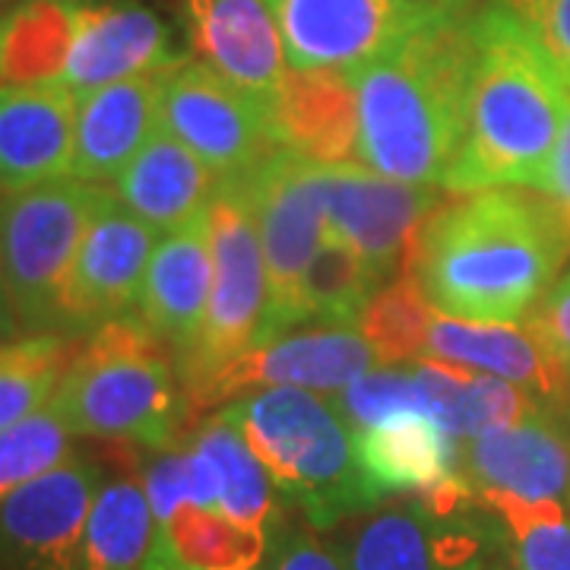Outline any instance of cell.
I'll return each mask as SVG.
<instances>
[{"mask_svg": "<svg viewBox=\"0 0 570 570\" xmlns=\"http://www.w3.org/2000/svg\"><path fill=\"white\" fill-rule=\"evenodd\" d=\"M73 434L63 425L55 406H45L36 415L0 431V504L39 479L63 460L73 456Z\"/></svg>", "mask_w": 570, "mask_h": 570, "instance_id": "35", "label": "cell"}, {"mask_svg": "<svg viewBox=\"0 0 570 570\" xmlns=\"http://www.w3.org/2000/svg\"><path fill=\"white\" fill-rule=\"evenodd\" d=\"M156 228L134 216L105 187L92 219L86 225L80 254L70 279V333L80 340L96 326L137 311L149 257L156 250Z\"/></svg>", "mask_w": 570, "mask_h": 570, "instance_id": "15", "label": "cell"}, {"mask_svg": "<svg viewBox=\"0 0 570 570\" xmlns=\"http://www.w3.org/2000/svg\"><path fill=\"white\" fill-rule=\"evenodd\" d=\"M266 7L292 70L352 73L428 22L400 0H266Z\"/></svg>", "mask_w": 570, "mask_h": 570, "instance_id": "14", "label": "cell"}, {"mask_svg": "<svg viewBox=\"0 0 570 570\" xmlns=\"http://www.w3.org/2000/svg\"><path fill=\"white\" fill-rule=\"evenodd\" d=\"M355 453L381 501L393 494H422L460 475V444L428 415L355 431Z\"/></svg>", "mask_w": 570, "mask_h": 570, "instance_id": "25", "label": "cell"}, {"mask_svg": "<svg viewBox=\"0 0 570 570\" xmlns=\"http://www.w3.org/2000/svg\"><path fill=\"white\" fill-rule=\"evenodd\" d=\"M266 264V311L261 343L298 326V292L307 266L330 238L324 200V165L292 149H276L245 175Z\"/></svg>", "mask_w": 570, "mask_h": 570, "instance_id": "7", "label": "cell"}, {"mask_svg": "<svg viewBox=\"0 0 570 570\" xmlns=\"http://www.w3.org/2000/svg\"><path fill=\"white\" fill-rule=\"evenodd\" d=\"M438 307L428 302L415 273H403L384 285L365 307L358 333L381 365H412L428 355V333Z\"/></svg>", "mask_w": 570, "mask_h": 570, "instance_id": "33", "label": "cell"}, {"mask_svg": "<svg viewBox=\"0 0 570 570\" xmlns=\"http://www.w3.org/2000/svg\"><path fill=\"white\" fill-rule=\"evenodd\" d=\"M466 570H510V561H504V554H494V558H485V561H479Z\"/></svg>", "mask_w": 570, "mask_h": 570, "instance_id": "43", "label": "cell"}, {"mask_svg": "<svg viewBox=\"0 0 570 570\" xmlns=\"http://www.w3.org/2000/svg\"><path fill=\"white\" fill-rule=\"evenodd\" d=\"M223 178L168 130H156L111 181L115 197L156 232H175L204 216Z\"/></svg>", "mask_w": 570, "mask_h": 570, "instance_id": "24", "label": "cell"}, {"mask_svg": "<svg viewBox=\"0 0 570 570\" xmlns=\"http://www.w3.org/2000/svg\"><path fill=\"white\" fill-rule=\"evenodd\" d=\"M266 570H348L340 551L324 546L311 530H285L269 551Z\"/></svg>", "mask_w": 570, "mask_h": 570, "instance_id": "38", "label": "cell"}, {"mask_svg": "<svg viewBox=\"0 0 570 570\" xmlns=\"http://www.w3.org/2000/svg\"><path fill=\"white\" fill-rule=\"evenodd\" d=\"M51 406L73 438L149 450L175 448L194 415L175 352L140 314L80 336Z\"/></svg>", "mask_w": 570, "mask_h": 570, "instance_id": "4", "label": "cell"}, {"mask_svg": "<svg viewBox=\"0 0 570 570\" xmlns=\"http://www.w3.org/2000/svg\"><path fill=\"white\" fill-rule=\"evenodd\" d=\"M570 228L532 187L450 194L419 238L412 273L441 314L517 324L558 283Z\"/></svg>", "mask_w": 570, "mask_h": 570, "instance_id": "1", "label": "cell"}, {"mask_svg": "<svg viewBox=\"0 0 570 570\" xmlns=\"http://www.w3.org/2000/svg\"><path fill=\"white\" fill-rule=\"evenodd\" d=\"M153 513L165 527L184 504H190V460L187 448L153 450V460L140 472Z\"/></svg>", "mask_w": 570, "mask_h": 570, "instance_id": "37", "label": "cell"}, {"mask_svg": "<svg viewBox=\"0 0 570 570\" xmlns=\"http://www.w3.org/2000/svg\"><path fill=\"white\" fill-rule=\"evenodd\" d=\"M163 130L223 181L250 175L279 149L273 111L200 61L181 63L165 77Z\"/></svg>", "mask_w": 570, "mask_h": 570, "instance_id": "11", "label": "cell"}, {"mask_svg": "<svg viewBox=\"0 0 570 570\" xmlns=\"http://www.w3.org/2000/svg\"><path fill=\"white\" fill-rule=\"evenodd\" d=\"M159 530L140 475L108 479L89 510L80 570H142L156 551Z\"/></svg>", "mask_w": 570, "mask_h": 570, "instance_id": "27", "label": "cell"}, {"mask_svg": "<svg viewBox=\"0 0 570 570\" xmlns=\"http://www.w3.org/2000/svg\"><path fill=\"white\" fill-rule=\"evenodd\" d=\"M142 570H178V568H175L171 561H165L159 551H153V558L146 561V568H142Z\"/></svg>", "mask_w": 570, "mask_h": 570, "instance_id": "44", "label": "cell"}, {"mask_svg": "<svg viewBox=\"0 0 570 570\" xmlns=\"http://www.w3.org/2000/svg\"><path fill=\"white\" fill-rule=\"evenodd\" d=\"M564 419H568V431H570V409H568V412H564Z\"/></svg>", "mask_w": 570, "mask_h": 570, "instance_id": "45", "label": "cell"}, {"mask_svg": "<svg viewBox=\"0 0 570 570\" xmlns=\"http://www.w3.org/2000/svg\"><path fill=\"white\" fill-rule=\"evenodd\" d=\"M242 428L276 491L314 530L381 504L355 453V431L330 400L298 387H273L223 409Z\"/></svg>", "mask_w": 570, "mask_h": 570, "instance_id": "5", "label": "cell"}, {"mask_svg": "<svg viewBox=\"0 0 570 570\" xmlns=\"http://www.w3.org/2000/svg\"><path fill=\"white\" fill-rule=\"evenodd\" d=\"M165 77H134L77 96L73 178L105 184L121 175L124 165L163 127Z\"/></svg>", "mask_w": 570, "mask_h": 570, "instance_id": "22", "label": "cell"}, {"mask_svg": "<svg viewBox=\"0 0 570 570\" xmlns=\"http://www.w3.org/2000/svg\"><path fill=\"white\" fill-rule=\"evenodd\" d=\"M508 10L546 51L570 89V0H491Z\"/></svg>", "mask_w": 570, "mask_h": 570, "instance_id": "36", "label": "cell"}, {"mask_svg": "<svg viewBox=\"0 0 570 570\" xmlns=\"http://www.w3.org/2000/svg\"><path fill=\"white\" fill-rule=\"evenodd\" d=\"M330 403L352 431L387 425L409 415H428L425 393L419 384L415 365L371 367L358 381L333 393Z\"/></svg>", "mask_w": 570, "mask_h": 570, "instance_id": "34", "label": "cell"}, {"mask_svg": "<svg viewBox=\"0 0 570 570\" xmlns=\"http://www.w3.org/2000/svg\"><path fill=\"white\" fill-rule=\"evenodd\" d=\"M527 321L539 330V336L570 371V273L551 285L549 295L532 307Z\"/></svg>", "mask_w": 570, "mask_h": 570, "instance_id": "39", "label": "cell"}, {"mask_svg": "<svg viewBox=\"0 0 570 570\" xmlns=\"http://www.w3.org/2000/svg\"><path fill=\"white\" fill-rule=\"evenodd\" d=\"M213 292V228L209 209L175 232H165L149 257L137 314L175 352V362L194 352L204 333Z\"/></svg>", "mask_w": 570, "mask_h": 570, "instance_id": "20", "label": "cell"}, {"mask_svg": "<svg viewBox=\"0 0 570 570\" xmlns=\"http://www.w3.org/2000/svg\"><path fill=\"white\" fill-rule=\"evenodd\" d=\"M102 184L67 175L0 194V245L20 333H70V279Z\"/></svg>", "mask_w": 570, "mask_h": 570, "instance_id": "6", "label": "cell"}, {"mask_svg": "<svg viewBox=\"0 0 570 570\" xmlns=\"http://www.w3.org/2000/svg\"><path fill=\"white\" fill-rule=\"evenodd\" d=\"M17 333H20V326H17L13 307H10V292H7V276H3V245H0V340H10Z\"/></svg>", "mask_w": 570, "mask_h": 570, "instance_id": "42", "label": "cell"}, {"mask_svg": "<svg viewBox=\"0 0 570 570\" xmlns=\"http://www.w3.org/2000/svg\"><path fill=\"white\" fill-rule=\"evenodd\" d=\"M190 444L204 450L219 472V510L225 517L254 530H266L276 517V485L245 441L242 428L219 412L206 419Z\"/></svg>", "mask_w": 570, "mask_h": 570, "instance_id": "30", "label": "cell"}, {"mask_svg": "<svg viewBox=\"0 0 570 570\" xmlns=\"http://www.w3.org/2000/svg\"><path fill=\"white\" fill-rule=\"evenodd\" d=\"M425 358L510 381L558 412L570 409V371L530 321L479 324L438 311Z\"/></svg>", "mask_w": 570, "mask_h": 570, "instance_id": "19", "label": "cell"}, {"mask_svg": "<svg viewBox=\"0 0 570 570\" xmlns=\"http://www.w3.org/2000/svg\"><path fill=\"white\" fill-rule=\"evenodd\" d=\"M570 89L530 32L485 3L469 13L466 130L450 168V194L535 187L558 142Z\"/></svg>", "mask_w": 570, "mask_h": 570, "instance_id": "2", "label": "cell"}, {"mask_svg": "<svg viewBox=\"0 0 570 570\" xmlns=\"http://www.w3.org/2000/svg\"><path fill=\"white\" fill-rule=\"evenodd\" d=\"M77 343L67 333H17L0 340V431L51 406Z\"/></svg>", "mask_w": 570, "mask_h": 570, "instance_id": "29", "label": "cell"}, {"mask_svg": "<svg viewBox=\"0 0 570 570\" xmlns=\"http://www.w3.org/2000/svg\"><path fill=\"white\" fill-rule=\"evenodd\" d=\"M77 92L0 86V194L73 175Z\"/></svg>", "mask_w": 570, "mask_h": 570, "instance_id": "21", "label": "cell"}, {"mask_svg": "<svg viewBox=\"0 0 570 570\" xmlns=\"http://www.w3.org/2000/svg\"><path fill=\"white\" fill-rule=\"evenodd\" d=\"M448 197L444 187L393 181L365 165H324L330 238L358 250L384 283L412 273L419 238Z\"/></svg>", "mask_w": 570, "mask_h": 570, "instance_id": "10", "label": "cell"}, {"mask_svg": "<svg viewBox=\"0 0 570 570\" xmlns=\"http://www.w3.org/2000/svg\"><path fill=\"white\" fill-rule=\"evenodd\" d=\"M3 3H7V0H0V7H3Z\"/></svg>", "mask_w": 570, "mask_h": 570, "instance_id": "46", "label": "cell"}, {"mask_svg": "<svg viewBox=\"0 0 570 570\" xmlns=\"http://www.w3.org/2000/svg\"><path fill=\"white\" fill-rule=\"evenodd\" d=\"M475 498L501 523L510 570H570V508L504 491H479Z\"/></svg>", "mask_w": 570, "mask_h": 570, "instance_id": "32", "label": "cell"}, {"mask_svg": "<svg viewBox=\"0 0 570 570\" xmlns=\"http://www.w3.org/2000/svg\"><path fill=\"white\" fill-rule=\"evenodd\" d=\"M403 7L422 13L428 20H450V17H466L472 0H400Z\"/></svg>", "mask_w": 570, "mask_h": 570, "instance_id": "41", "label": "cell"}, {"mask_svg": "<svg viewBox=\"0 0 570 570\" xmlns=\"http://www.w3.org/2000/svg\"><path fill=\"white\" fill-rule=\"evenodd\" d=\"M102 469L80 453L0 504V570H80Z\"/></svg>", "mask_w": 570, "mask_h": 570, "instance_id": "13", "label": "cell"}, {"mask_svg": "<svg viewBox=\"0 0 570 570\" xmlns=\"http://www.w3.org/2000/svg\"><path fill=\"white\" fill-rule=\"evenodd\" d=\"M283 149L317 165H358V102L343 70H288L273 105Z\"/></svg>", "mask_w": 570, "mask_h": 570, "instance_id": "23", "label": "cell"}, {"mask_svg": "<svg viewBox=\"0 0 570 570\" xmlns=\"http://www.w3.org/2000/svg\"><path fill=\"white\" fill-rule=\"evenodd\" d=\"M213 292L204 333L178 365L184 390L257 346L266 311V264L245 175L219 184L209 204Z\"/></svg>", "mask_w": 570, "mask_h": 570, "instance_id": "8", "label": "cell"}, {"mask_svg": "<svg viewBox=\"0 0 570 570\" xmlns=\"http://www.w3.org/2000/svg\"><path fill=\"white\" fill-rule=\"evenodd\" d=\"M384 288L358 250L336 238H326L307 266L298 292V326H352Z\"/></svg>", "mask_w": 570, "mask_h": 570, "instance_id": "31", "label": "cell"}, {"mask_svg": "<svg viewBox=\"0 0 570 570\" xmlns=\"http://www.w3.org/2000/svg\"><path fill=\"white\" fill-rule=\"evenodd\" d=\"M156 551L178 570H261L266 530L245 527L223 510L184 504L163 530Z\"/></svg>", "mask_w": 570, "mask_h": 570, "instance_id": "28", "label": "cell"}, {"mask_svg": "<svg viewBox=\"0 0 570 570\" xmlns=\"http://www.w3.org/2000/svg\"><path fill=\"white\" fill-rule=\"evenodd\" d=\"M532 190H539L546 200H551V206L561 213V219L570 228V99L568 111H564V124H561V134H558V142H554L549 163H546V168H542V175H539V181H535Z\"/></svg>", "mask_w": 570, "mask_h": 570, "instance_id": "40", "label": "cell"}, {"mask_svg": "<svg viewBox=\"0 0 570 570\" xmlns=\"http://www.w3.org/2000/svg\"><path fill=\"white\" fill-rule=\"evenodd\" d=\"M460 475L475 491H504L570 508V431L564 412L532 406L523 419L460 444Z\"/></svg>", "mask_w": 570, "mask_h": 570, "instance_id": "16", "label": "cell"}, {"mask_svg": "<svg viewBox=\"0 0 570 570\" xmlns=\"http://www.w3.org/2000/svg\"><path fill=\"white\" fill-rule=\"evenodd\" d=\"M187 55L175 45L171 26L137 0H80L77 29L63 70L70 92H89L99 86L171 73Z\"/></svg>", "mask_w": 570, "mask_h": 570, "instance_id": "17", "label": "cell"}, {"mask_svg": "<svg viewBox=\"0 0 570 570\" xmlns=\"http://www.w3.org/2000/svg\"><path fill=\"white\" fill-rule=\"evenodd\" d=\"M348 77L358 102V165L393 181L444 187L466 130L469 13L422 22Z\"/></svg>", "mask_w": 570, "mask_h": 570, "instance_id": "3", "label": "cell"}, {"mask_svg": "<svg viewBox=\"0 0 570 570\" xmlns=\"http://www.w3.org/2000/svg\"><path fill=\"white\" fill-rule=\"evenodd\" d=\"M479 501L463 510H434L422 498L377 504L340 523L336 546L348 570H466L504 549V532Z\"/></svg>", "mask_w": 570, "mask_h": 570, "instance_id": "9", "label": "cell"}, {"mask_svg": "<svg viewBox=\"0 0 570 570\" xmlns=\"http://www.w3.org/2000/svg\"><path fill=\"white\" fill-rule=\"evenodd\" d=\"M80 0H17L0 10V86H63Z\"/></svg>", "mask_w": 570, "mask_h": 570, "instance_id": "26", "label": "cell"}, {"mask_svg": "<svg viewBox=\"0 0 570 570\" xmlns=\"http://www.w3.org/2000/svg\"><path fill=\"white\" fill-rule=\"evenodd\" d=\"M374 367V352L362 333L348 326H317L292 336L247 348L245 355L213 371L209 377L184 390L190 412H204L254 390L298 387L317 393H340Z\"/></svg>", "mask_w": 570, "mask_h": 570, "instance_id": "12", "label": "cell"}, {"mask_svg": "<svg viewBox=\"0 0 570 570\" xmlns=\"http://www.w3.org/2000/svg\"><path fill=\"white\" fill-rule=\"evenodd\" d=\"M181 7L200 63L273 111L292 67L266 0H181Z\"/></svg>", "mask_w": 570, "mask_h": 570, "instance_id": "18", "label": "cell"}]
</instances>
